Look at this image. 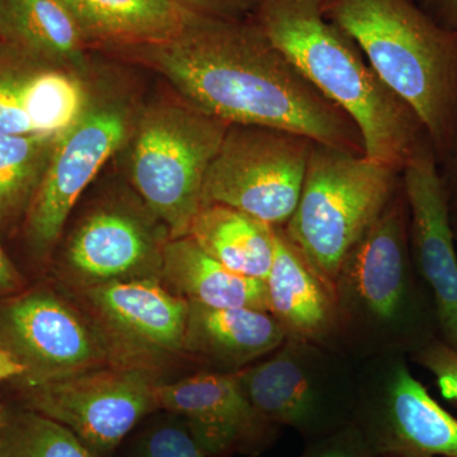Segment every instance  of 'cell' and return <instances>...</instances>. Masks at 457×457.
<instances>
[{"label":"cell","instance_id":"cell-30","mask_svg":"<svg viewBox=\"0 0 457 457\" xmlns=\"http://www.w3.org/2000/svg\"><path fill=\"white\" fill-rule=\"evenodd\" d=\"M179 5L200 16L221 20L251 18L263 0H176Z\"/></svg>","mask_w":457,"mask_h":457},{"label":"cell","instance_id":"cell-26","mask_svg":"<svg viewBox=\"0 0 457 457\" xmlns=\"http://www.w3.org/2000/svg\"><path fill=\"white\" fill-rule=\"evenodd\" d=\"M42 62L0 40V135L36 134L26 112L29 83Z\"/></svg>","mask_w":457,"mask_h":457},{"label":"cell","instance_id":"cell-35","mask_svg":"<svg viewBox=\"0 0 457 457\" xmlns=\"http://www.w3.org/2000/svg\"><path fill=\"white\" fill-rule=\"evenodd\" d=\"M3 414H4V409L0 407V425H2L3 422Z\"/></svg>","mask_w":457,"mask_h":457},{"label":"cell","instance_id":"cell-2","mask_svg":"<svg viewBox=\"0 0 457 457\" xmlns=\"http://www.w3.org/2000/svg\"><path fill=\"white\" fill-rule=\"evenodd\" d=\"M300 73L356 123L365 156L403 173L432 146L418 114L383 82L320 0H263L252 16Z\"/></svg>","mask_w":457,"mask_h":457},{"label":"cell","instance_id":"cell-24","mask_svg":"<svg viewBox=\"0 0 457 457\" xmlns=\"http://www.w3.org/2000/svg\"><path fill=\"white\" fill-rule=\"evenodd\" d=\"M88 75L42 64L33 75L26 112L36 134H62L78 121L89 101Z\"/></svg>","mask_w":457,"mask_h":457},{"label":"cell","instance_id":"cell-29","mask_svg":"<svg viewBox=\"0 0 457 457\" xmlns=\"http://www.w3.org/2000/svg\"><path fill=\"white\" fill-rule=\"evenodd\" d=\"M297 457H376L353 422L338 431L306 442Z\"/></svg>","mask_w":457,"mask_h":457},{"label":"cell","instance_id":"cell-16","mask_svg":"<svg viewBox=\"0 0 457 457\" xmlns=\"http://www.w3.org/2000/svg\"><path fill=\"white\" fill-rule=\"evenodd\" d=\"M152 213L131 207H99L83 219L69 237L62 255L66 278L78 287L162 275L165 243L156 233Z\"/></svg>","mask_w":457,"mask_h":457},{"label":"cell","instance_id":"cell-22","mask_svg":"<svg viewBox=\"0 0 457 457\" xmlns=\"http://www.w3.org/2000/svg\"><path fill=\"white\" fill-rule=\"evenodd\" d=\"M188 237L228 270L266 281L275 258V228L227 204H204Z\"/></svg>","mask_w":457,"mask_h":457},{"label":"cell","instance_id":"cell-23","mask_svg":"<svg viewBox=\"0 0 457 457\" xmlns=\"http://www.w3.org/2000/svg\"><path fill=\"white\" fill-rule=\"evenodd\" d=\"M60 135H0V230L25 219Z\"/></svg>","mask_w":457,"mask_h":457},{"label":"cell","instance_id":"cell-17","mask_svg":"<svg viewBox=\"0 0 457 457\" xmlns=\"http://www.w3.org/2000/svg\"><path fill=\"white\" fill-rule=\"evenodd\" d=\"M285 330L269 312L189 303L185 354L204 371L237 374L278 350Z\"/></svg>","mask_w":457,"mask_h":457},{"label":"cell","instance_id":"cell-12","mask_svg":"<svg viewBox=\"0 0 457 457\" xmlns=\"http://www.w3.org/2000/svg\"><path fill=\"white\" fill-rule=\"evenodd\" d=\"M0 348L25 370L20 387L119 362L92 321L49 287L0 297Z\"/></svg>","mask_w":457,"mask_h":457},{"label":"cell","instance_id":"cell-9","mask_svg":"<svg viewBox=\"0 0 457 457\" xmlns=\"http://www.w3.org/2000/svg\"><path fill=\"white\" fill-rule=\"evenodd\" d=\"M312 145L281 129L228 125L204 176L203 204H227L284 228L299 204Z\"/></svg>","mask_w":457,"mask_h":457},{"label":"cell","instance_id":"cell-34","mask_svg":"<svg viewBox=\"0 0 457 457\" xmlns=\"http://www.w3.org/2000/svg\"><path fill=\"white\" fill-rule=\"evenodd\" d=\"M25 370L20 363L16 362L7 352L0 348V383L5 380H17L22 378Z\"/></svg>","mask_w":457,"mask_h":457},{"label":"cell","instance_id":"cell-15","mask_svg":"<svg viewBox=\"0 0 457 457\" xmlns=\"http://www.w3.org/2000/svg\"><path fill=\"white\" fill-rule=\"evenodd\" d=\"M402 180L414 269L435 303L438 338L457 351L456 239L432 146L425 147L409 162Z\"/></svg>","mask_w":457,"mask_h":457},{"label":"cell","instance_id":"cell-28","mask_svg":"<svg viewBox=\"0 0 457 457\" xmlns=\"http://www.w3.org/2000/svg\"><path fill=\"white\" fill-rule=\"evenodd\" d=\"M411 360L431 372L442 396L457 405V351L436 338L416 352Z\"/></svg>","mask_w":457,"mask_h":457},{"label":"cell","instance_id":"cell-18","mask_svg":"<svg viewBox=\"0 0 457 457\" xmlns=\"http://www.w3.org/2000/svg\"><path fill=\"white\" fill-rule=\"evenodd\" d=\"M275 258L264 281L270 314L288 338L342 352L332 291L288 242L282 228H275Z\"/></svg>","mask_w":457,"mask_h":457},{"label":"cell","instance_id":"cell-27","mask_svg":"<svg viewBox=\"0 0 457 457\" xmlns=\"http://www.w3.org/2000/svg\"><path fill=\"white\" fill-rule=\"evenodd\" d=\"M111 457H206L176 414L156 411L126 437Z\"/></svg>","mask_w":457,"mask_h":457},{"label":"cell","instance_id":"cell-1","mask_svg":"<svg viewBox=\"0 0 457 457\" xmlns=\"http://www.w3.org/2000/svg\"><path fill=\"white\" fill-rule=\"evenodd\" d=\"M116 53L163 75L179 98L228 125L281 129L365 155L356 123L300 73L252 17L192 13L171 40Z\"/></svg>","mask_w":457,"mask_h":457},{"label":"cell","instance_id":"cell-20","mask_svg":"<svg viewBox=\"0 0 457 457\" xmlns=\"http://www.w3.org/2000/svg\"><path fill=\"white\" fill-rule=\"evenodd\" d=\"M161 276L188 303L269 312L266 282L228 270L188 236L165 243Z\"/></svg>","mask_w":457,"mask_h":457},{"label":"cell","instance_id":"cell-10","mask_svg":"<svg viewBox=\"0 0 457 457\" xmlns=\"http://www.w3.org/2000/svg\"><path fill=\"white\" fill-rule=\"evenodd\" d=\"M153 370L111 363L36 386L20 387L21 407L62 423L99 457H111L159 411Z\"/></svg>","mask_w":457,"mask_h":457},{"label":"cell","instance_id":"cell-8","mask_svg":"<svg viewBox=\"0 0 457 457\" xmlns=\"http://www.w3.org/2000/svg\"><path fill=\"white\" fill-rule=\"evenodd\" d=\"M137 114L123 93L90 88L82 116L60 135L22 221L27 248L36 260L54 251L78 198L130 139Z\"/></svg>","mask_w":457,"mask_h":457},{"label":"cell","instance_id":"cell-3","mask_svg":"<svg viewBox=\"0 0 457 457\" xmlns=\"http://www.w3.org/2000/svg\"><path fill=\"white\" fill-rule=\"evenodd\" d=\"M333 299L342 352L357 365L376 357L411 359L438 338L435 303L411 260L403 180L343 261Z\"/></svg>","mask_w":457,"mask_h":457},{"label":"cell","instance_id":"cell-33","mask_svg":"<svg viewBox=\"0 0 457 457\" xmlns=\"http://www.w3.org/2000/svg\"><path fill=\"white\" fill-rule=\"evenodd\" d=\"M25 288V279L8 257L0 242V297L20 293Z\"/></svg>","mask_w":457,"mask_h":457},{"label":"cell","instance_id":"cell-21","mask_svg":"<svg viewBox=\"0 0 457 457\" xmlns=\"http://www.w3.org/2000/svg\"><path fill=\"white\" fill-rule=\"evenodd\" d=\"M0 40L42 62L88 75V49L60 0H0Z\"/></svg>","mask_w":457,"mask_h":457},{"label":"cell","instance_id":"cell-4","mask_svg":"<svg viewBox=\"0 0 457 457\" xmlns=\"http://www.w3.org/2000/svg\"><path fill=\"white\" fill-rule=\"evenodd\" d=\"M324 17L359 45L383 82L425 125L437 164L457 114V32L416 0H320Z\"/></svg>","mask_w":457,"mask_h":457},{"label":"cell","instance_id":"cell-19","mask_svg":"<svg viewBox=\"0 0 457 457\" xmlns=\"http://www.w3.org/2000/svg\"><path fill=\"white\" fill-rule=\"evenodd\" d=\"M87 49L120 51L176 37L194 12L176 0H60Z\"/></svg>","mask_w":457,"mask_h":457},{"label":"cell","instance_id":"cell-14","mask_svg":"<svg viewBox=\"0 0 457 457\" xmlns=\"http://www.w3.org/2000/svg\"><path fill=\"white\" fill-rule=\"evenodd\" d=\"M159 411L179 416L206 457L258 456L281 427L261 416L234 374L200 371L156 386Z\"/></svg>","mask_w":457,"mask_h":457},{"label":"cell","instance_id":"cell-32","mask_svg":"<svg viewBox=\"0 0 457 457\" xmlns=\"http://www.w3.org/2000/svg\"><path fill=\"white\" fill-rule=\"evenodd\" d=\"M438 25L457 32V0H416Z\"/></svg>","mask_w":457,"mask_h":457},{"label":"cell","instance_id":"cell-5","mask_svg":"<svg viewBox=\"0 0 457 457\" xmlns=\"http://www.w3.org/2000/svg\"><path fill=\"white\" fill-rule=\"evenodd\" d=\"M400 185L392 168L312 141L299 204L282 231L332 294L343 261Z\"/></svg>","mask_w":457,"mask_h":457},{"label":"cell","instance_id":"cell-7","mask_svg":"<svg viewBox=\"0 0 457 457\" xmlns=\"http://www.w3.org/2000/svg\"><path fill=\"white\" fill-rule=\"evenodd\" d=\"M234 376L261 416L306 442L353 422L357 363L342 352L286 337L278 350Z\"/></svg>","mask_w":457,"mask_h":457},{"label":"cell","instance_id":"cell-6","mask_svg":"<svg viewBox=\"0 0 457 457\" xmlns=\"http://www.w3.org/2000/svg\"><path fill=\"white\" fill-rule=\"evenodd\" d=\"M228 128L179 96L137 114L129 139L132 186L170 239L188 236L203 204L204 176Z\"/></svg>","mask_w":457,"mask_h":457},{"label":"cell","instance_id":"cell-36","mask_svg":"<svg viewBox=\"0 0 457 457\" xmlns=\"http://www.w3.org/2000/svg\"><path fill=\"white\" fill-rule=\"evenodd\" d=\"M453 234H455V239L457 242V224L453 225Z\"/></svg>","mask_w":457,"mask_h":457},{"label":"cell","instance_id":"cell-25","mask_svg":"<svg viewBox=\"0 0 457 457\" xmlns=\"http://www.w3.org/2000/svg\"><path fill=\"white\" fill-rule=\"evenodd\" d=\"M0 457H99L68 427L20 407L4 411Z\"/></svg>","mask_w":457,"mask_h":457},{"label":"cell","instance_id":"cell-31","mask_svg":"<svg viewBox=\"0 0 457 457\" xmlns=\"http://www.w3.org/2000/svg\"><path fill=\"white\" fill-rule=\"evenodd\" d=\"M438 170H440L442 183L446 192L451 222L455 225L457 224V114L449 150L438 164Z\"/></svg>","mask_w":457,"mask_h":457},{"label":"cell","instance_id":"cell-11","mask_svg":"<svg viewBox=\"0 0 457 457\" xmlns=\"http://www.w3.org/2000/svg\"><path fill=\"white\" fill-rule=\"evenodd\" d=\"M353 423L376 457H457V418L432 398L405 356L357 365Z\"/></svg>","mask_w":457,"mask_h":457},{"label":"cell","instance_id":"cell-13","mask_svg":"<svg viewBox=\"0 0 457 457\" xmlns=\"http://www.w3.org/2000/svg\"><path fill=\"white\" fill-rule=\"evenodd\" d=\"M84 303L119 362L145 366L185 354L189 303L158 278L80 288Z\"/></svg>","mask_w":457,"mask_h":457}]
</instances>
